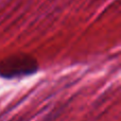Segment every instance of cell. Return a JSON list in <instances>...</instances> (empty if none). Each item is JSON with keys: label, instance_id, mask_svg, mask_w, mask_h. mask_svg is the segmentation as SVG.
<instances>
[{"label": "cell", "instance_id": "6da1fadb", "mask_svg": "<svg viewBox=\"0 0 121 121\" xmlns=\"http://www.w3.org/2000/svg\"><path fill=\"white\" fill-rule=\"evenodd\" d=\"M38 70V63L28 54H15L0 62V77L17 79L33 74Z\"/></svg>", "mask_w": 121, "mask_h": 121}]
</instances>
